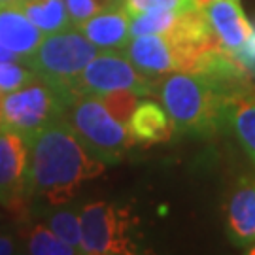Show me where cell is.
<instances>
[{"label":"cell","instance_id":"obj_1","mask_svg":"<svg viewBox=\"0 0 255 255\" xmlns=\"http://www.w3.org/2000/svg\"><path fill=\"white\" fill-rule=\"evenodd\" d=\"M106 168L82 144L64 119L42 128L28 140V195L32 204L47 208L68 204L83 183L99 178Z\"/></svg>","mask_w":255,"mask_h":255},{"label":"cell","instance_id":"obj_2","mask_svg":"<svg viewBox=\"0 0 255 255\" xmlns=\"http://www.w3.org/2000/svg\"><path fill=\"white\" fill-rule=\"evenodd\" d=\"M229 89L206 76L166 74L157 80V95L180 134L210 136L227 123Z\"/></svg>","mask_w":255,"mask_h":255},{"label":"cell","instance_id":"obj_3","mask_svg":"<svg viewBox=\"0 0 255 255\" xmlns=\"http://www.w3.org/2000/svg\"><path fill=\"white\" fill-rule=\"evenodd\" d=\"M63 119L83 146L106 164L119 163L136 144L130 130L110 114L97 95L70 93Z\"/></svg>","mask_w":255,"mask_h":255},{"label":"cell","instance_id":"obj_4","mask_svg":"<svg viewBox=\"0 0 255 255\" xmlns=\"http://www.w3.org/2000/svg\"><path fill=\"white\" fill-rule=\"evenodd\" d=\"M68 97V89L36 76L30 83L2 97L0 128L30 140L42 128L63 119Z\"/></svg>","mask_w":255,"mask_h":255},{"label":"cell","instance_id":"obj_5","mask_svg":"<svg viewBox=\"0 0 255 255\" xmlns=\"http://www.w3.org/2000/svg\"><path fill=\"white\" fill-rule=\"evenodd\" d=\"M82 254H136L138 218L130 206L97 201L80 208Z\"/></svg>","mask_w":255,"mask_h":255},{"label":"cell","instance_id":"obj_6","mask_svg":"<svg viewBox=\"0 0 255 255\" xmlns=\"http://www.w3.org/2000/svg\"><path fill=\"white\" fill-rule=\"evenodd\" d=\"M97 53L99 47L93 46L78 28L70 27L46 34L40 46L25 57L23 63L38 78L68 89Z\"/></svg>","mask_w":255,"mask_h":255},{"label":"cell","instance_id":"obj_7","mask_svg":"<svg viewBox=\"0 0 255 255\" xmlns=\"http://www.w3.org/2000/svg\"><path fill=\"white\" fill-rule=\"evenodd\" d=\"M218 47L204 49L166 34H147L130 38L121 53L142 74L159 78L172 72L195 74L202 59Z\"/></svg>","mask_w":255,"mask_h":255},{"label":"cell","instance_id":"obj_8","mask_svg":"<svg viewBox=\"0 0 255 255\" xmlns=\"http://www.w3.org/2000/svg\"><path fill=\"white\" fill-rule=\"evenodd\" d=\"M119 89L149 97L157 93V78L142 74L123 53L102 51L93 57L68 87L72 95H104Z\"/></svg>","mask_w":255,"mask_h":255},{"label":"cell","instance_id":"obj_9","mask_svg":"<svg viewBox=\"0 0 255 255\" xmlns=\"http://www.w3.org/2000/svg\"><path fill=\"white\" fill-rule=\"evenodd\" d=\"M0 206L15 218H27L32 206L28 195V140L0 128Z\"/></svg>","mask_w":255,"mask_h":255},{"label":"cell","instance_id":"obj_10","mask_svg":"<svg viewBox=\"0 0 255 255\" xmlns=\"http://www.w3.org/2000/svg\"><path fill=\"white\" fill-rule=\"evenodd\" d=\"M201 9L219 44L231 53L238 51L252 34V23L244 15L238 0H216Z\"/></svg>","mask_w":255,"mask_h":255},{"label":"cell","instance_id":"obj_11","mask_svg":"<svg viewBox=\"0 0 255 255\" xmlns=\"http://www.w3.org/2000/svg\"><path fill=\"white\" fill-rule=\"evenodd\" d=\"M128 23L130 17L118 4H114L74 28H78L95 47L102 51H114V49H123L130 40Z\"/></svg>","mask_w":255,"mask_h":255},{"label":"cell","instance_id":"obj_12","mask_svg":"<svg viewBox=\"0 0 255 255\" xmlns=\"http://www.w3.org/2000/svg\"><path fill=\"white\" fill-rule=\"evenodd\" d=\"M227 123L255 163V82L240 83L227 95Z\"/></svg>","mask_w":255,"mask_h":255},{"label":"cell","instance_id":"obj_13","mask_svg":"<svg viewBox=\"0 0 255 255\" xmlns=\"http://www.w3.org/2000/svg\"><path fill=\"white\" fill-rule=\"evenodd\" d=\"M46 36L30 19L15 6H0V46L19 55L23 61Z\"/></svg>","mask_w":255,"mask_h":255},{"label":"cell","instance_id":"obj_14","mask_svg":"<svg viewBox=\"0 0 255 255\" xmlns=\"http://www.w3.org/2000/svg\"><path fill=\"white\" fill-rule=\"evenodd\" d=\"M128 130L140 144H161L168 142L176 132L174 121L159 102L144 99L138 102L128 121Z\"/></svg>","mask_w":255,"mask_h":255},{"label":"cell","instance_id":"obj_15","mask_svg":"<svg viewBox=\"0 0 255 255\" xmlns=\"http://www.w3.org/2000/svg\"><path fill=\"white\" fill-rule=\"evenodd\" d=\"M227 231L237 246L255 242V183H246L227 202Z\"/></svg>","mask_w":255,"mask_h":255},{"label":"cell","instance_id":"obj_16","mask_svg":"<svg viewBox=\"0 0 255 255\" xmlns=\"http://www.w3.org/2000/svg\"><path fill=\"white\" fill-rule=\"evenodd\" d=\"M15 8L21 9L44 34L72 27L64 0H17Z\"/></svg>","mask_w":255,"mask_h":255},{"label":"cell","instance_id":"obj_17","mask_svg":"<svg viewBox=\"0 0 255 255\" xmlns=\"http://www.w3.org/2000/svg\"><path fill=\"white\" fill-rule=\"evenodd\" d=\"M21 252L32 255H74L76 250L64 244L46 223H34L21 235Z\"/></svg>","mask_w":255,"mask_h":255},{"label":"cell","instance_id":"obj_18","mask_svg":"<svg viewBox=\"0 0 255 255\" xmlns=\"http://www.w3.org/2000/svg\"><path fill=\"white\" fill-rule=\"evenodd\" d=\"M57 210H49L44 216V223L53 231L64 244L82 254V219L80 212L70 206H55Z\"/></svg>","mask_w":255,"mask_h":255},{"label":"cell","instance_id":"obj_19","mask_svg":"<svg viewBox=\"0 0 255 255\" xmlns=\"http://www.w3.org/2000/svg\"><path fill=\"white\" fill-rule=\"evenodd\" d=\"M182 9H153L130 17L128 34L134 36H147V34H168L180 17Z\"/></svg>","mask_w":255,"mask_h":255},{"label":"cell","instance_id":"obj_20","mask_svg":"<svg viewBox=\"0 0 255 255\" xmlns=\"http://www.w3.org/2000/svg\"><path fill=\"white\" fill-rule=\"evenodd\" d=\"M101 102L106 106L110 114L118 119L121 125H125L128 128V121L132 112L136 110L138 102H140V93L130 91V89H119V91H110L104 95H97Z\"/></svg>","mask_w":255,"mask_h":255},{"label":"cell","instance_id":"obj_21","mask_svg":"<svg viewBox=\"0 0 255 255\" xmlns=\"http://www.w3.org/2000/svg\"><path fill=\"white\" fill-rule=\"evenodd\" d=\"M119 8L127 13L128 17H134L153 9H187L197 8L193 0H116Z\"/></svg>","mask_w":255,"mask_h":255},{"label":"cell","instance_id":"obj_22","mask_svg":"<svg viewBox=\"0 0 255 255\" xmlns=\"http://www.w3.org/2000/svg\"><path fill=\"white\" fill-rule=\"evenodd\" d=\"M36 78L25 63L21 61H0V89L2 91H15L27 85Z\"/></svg>","mask_w":255,"mask_h":255},{"label":"cell","instance_id":"obj_23","mask_svg":"<svg viewBox=\"0 0 255 255\" xmlns=\"http://www.w3.org/2000/svg\"><path fill=\"white\" fill-rule=\"evenodd\" d=\"M64 4L68 9L72 27H78L83 21H87L93 15H97L104 9H108L110 6H114L116 0H64Z\"/></svg>","mask_w":255,"mask_h":255},{"label":"cell","instance_id":"obj_24","mask_svg":"<svg viewBox=\"0 0 255 255\" xmlns=\"http://www.w3.org/2000/svg\"><path fill=\"white\" fill-rule=\"evenodd\" d=\"M233 55L238 61V64L242 66V70L246 72L248 78L255 82V23L252 25V34L248 36L244 46L240 47L238 51H235Z\"/></svg>","mask_w":255,"mask_h":255},{"label":"cell","instance_id":"obj_25","mask_svg":"<svg viewBox=\"0 0 255 255\" xmlns=\"http://www.w3.org/2000/svg\"><path fill=\"white\" fill-rule=\"evenodd\" d=\"M19 252H21V244L17 242V238L11 233L0 231V255H11Z\"/></svg>","mask_w":255,"mask_h":255},{"label":"cell","instance_id":"obj_26","mask_svg":"<svg viewBox=\"0 0 255 255\" xmlns=\"http://www.w3.org/2000/svg\"><path fill=\"white\" fill-rule=\"evenodd\" d=\"M0 61H23L19 55L11 53L9 49H6L4 46H0Z\"/></svg>","mask_w":255,"mask_h":255},{"label":"cell","instance_id":"obj_27","mask_svg":"<svg viewBox=\"0 0 255 255\" xmlns=\"http://www.w3.org/2000/svg\"><path fill=\"white\" fill-rule=\"evenodd\" d=\"M195 2V6L201 9V8H204V6H208L210 2H216V0H193Z\"/></svg>","mask_w":255,"mask_h":255},{"label":"cell","instance_id":"obj_28","mask_svg":"<svg viewBox=\"0 0 255 255\" xmlns=\"http://www.w3.org/2000/svg\"><path fill=\"white\" fill-rule=\"evenodd\" d=\"M17 0H0V6H15Z\"/></svg>","mask_w":255,"mask_h":255},{"label":"cell","instance_id":"obj_29","mask_svg":"<svg viewBox=\"0 0 255 255\" xmlns=\"http://www.w3.org/2000/svg\"><path fill=\"white\" fill-rule=\"evenodd\" d=\"M248 254L255 255V242H254V244H250V246H248Z\"/></svg>","mask_w":255,"mask_h":255},{"label":"cell","instance_id":"obj_30","mask_svg":"<svg viewBox=\"0 0 255 255\" xmlns=\"http://www.w3.org/2000/svg\"><path fill=\"white\" fill-rule=\"evenodd\" d=\"M4 95H6V91H2V89H0V101H2V97H4Z\"/></svg>","mask_w":255,"mask_h":255}]
</instances>
